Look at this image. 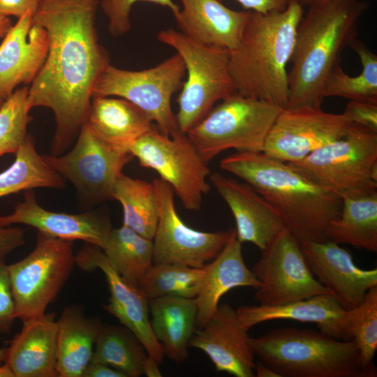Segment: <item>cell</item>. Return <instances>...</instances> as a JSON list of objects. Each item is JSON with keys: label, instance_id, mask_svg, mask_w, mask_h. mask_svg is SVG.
Segmentation results:
<instances>
[{"label": "cell", "instance_id": "obj_1", "mask_svg": "<svg viewBox=\"0 0 377 377\" xmlns=\"http://www.w3.org/2000/svg\"><path fill=\"white\" fill-rule=\"evenodd\" d=\"M98 0H40L33 20L48 38L45 61L29 87L30 110L52 111L56 131L51 153L69 148L85 123L93 91L110 65L95 26Z\"/></svg>", "mask_w": 377, "mask_h": 377}, {"label": "cell", "instance_id": "obj_2", "mask_svg": "<svg viewBox=\"0 0 377 377\" xmlns=\"http://www.w3.org/2000/svg\"><path fill=\"white\" fill-rule=\"evenodd\" d=\"M220 168L251 186L280 214L300 241L326 242L329 223L337 219L342 199L316 184L295 168L263 152L237 151Z\"/></svg>", "mask_w": 377, "mask_h": 377}, {"label": "cell", "instance_id": "obj_3", "mask_svg": "<svg viewBox=\"0 0 377 377\" xmlns=\"http://www.w3.org/2000/svg\"><path fill=\"white\" fill-rule=\"evenodd\" d=\"M303 15L297 0L281 11H250L237 45L230 51L229 69L237 94L287 108V65Z\"/></svg>", "mask_w": 377, "mask_h": 377}, {"label": "cell", "instance_id": "obj_4", "mask_svg": "<svg viewBox=\"0 0 377 377\" xmlns=\"http://www.w3.org/2000/svg\"><path fill=\"white\" fill-rule=\"evenodd\" d=\"M369 6L367 1L342 0L308 7L290 59L287 108L321 107L327 77L357 38L358 21Z\"/></svg>", "mask_w": 377, "mask_h": 377}, {"label": "cell", "instance_id": "obj_5", "mask_svg": "<svg viewBox=\"0 0 377 377\" xmlns=\"http://www.w3.org/2000/svg\"><path fill=\"white\" fill-rule=\"evenodd\" d=\"M251 343L255 355L280 377H367L353 339L283 327L251 338Z\"/></svg>", "mask_w": 377, "mask_h": 377}, {"label": "cell", "instance_id": "obj_6", "mask_svg": "<svg viewBox=\"0 0 377 377\" xmlns=\"http://www.w3.org/2000/svg\"><path fill=\"white\" fill-rule=\"evenodd\" d=\"M158 40L182 58L187 78L177 97L178 129L186 133L215 103L236 93L229 69L230 50L197 41L172 28L161 30Z\"/></svg>", "mask_w": 377, "mask_h": 377}, {"label": "cell", "instance_id": "obj_7", "mask_svg": "<svg viewBox=\"0 0 377 377\" xmlns=\"http://www.w3.org/2000/svg\"><path fill=\"white\" fill-rule=\"evenodd\" d=\"M288 163L341 199L377 189V132L351 123L343 138Z\"/></svg>", "mask_w": 377, "mask_h": 377}, {"label": "cell", "instance_id": "obj_8", "mask_svg": "<svg viewBox=\"0 0 377 377\" xmlns=\"http://www.w3.org/2000/svg\"><path fill=\"white\" fill-rule=\"evenodd\" d=\"M221 102L186 134L206 162L221 152H263L272 124L283 108L235 93Z\"/></svg>", "mask_w": 377, "mask_h": 377}, {"label": "cell", "instance_id": "obj_9", "mask_svg": "<svg viewBox=\"0 0 377 377\" xmlns=\"http://www.w3.org/2000/svg\"><path fill=\"white\" fill-rule=\"evenodd\" d=\"M75 265L73 241L38 232L30 253L8 265L16 318L24 322L45 315Z\"/></svg>", "mask_w": 377, "mask_h": 377}, {"label": "cell", "instance_id": "obj_10", "mask_svg": "<svg viewBox=\"0 0 377 377\" xmlns=\"http://www.w3.org/2000/svg\"><path fill=\"white\" fill-rule=\"evenodd\" d=\"M186 68L181 56L175 54L156 66L141 71L118 68L111 64L96 84L93 96L124 98L139 108L163 134L179 132L172 112V95L183 84Z\"/></svg>", "mask_w": 377, "mask_h": 377}, {"label": "cell", "instance_id": "obj_11", "mask_svg": "<svg viewBox=\"0 0 377 377\" xmlns=\"http://www.w3.org/2000/svg\"><path fill=\"white\" fill-rule=\"evenodd\" d=\"M140 166L156 171L168 183L188 210H198L210 190L207 178L211 171L186 133L172 136L152 126L130 147Z\"/></svg>", "mask_w": 377, "mask_h": 377}, {"label": "cell", "instance_id": "obj_12", "mask_svg": "<svg viewBox=\"0 0 377 377\" xmlns=\"http://www.w3.org/2000/svg\"><path fill=\"white\" fill-rule=\"evenodd\" d=\"M43 157L85 202L96 203L112 199L114 184L133 156L101 139L84 123L68 152Z\"/></svg>", "mask_w": 377, "mask_h": 377}, {"label": "cell", "instance_id": "obj_13", "mask_svg": "<svg viewBox=\"0 0 377 377\" xmlns=\"http://www.w3.org/2000/svg\"><path fill=\"white\" fill-rule=\"evenodd\" d=\"M253 274L259 304L278 306L330 292L313 275L300 241L286 228L261 251Z\"/></svg>", "mask_w": 377, "mask_h": 377}, {"label": "cell", "instance_id": "obj_14", "mask_svg": "<svg viewBox=\"0 0 377 377\" xmlns=\"http://www.w3.org/2000/svg\"><path fill=\"white\" fill-rule=\"evenodd\" d=\"M158 201V221L153 241V263H173L202 267L228 242L232 228L202 232L188 226L175 206L174 191L160 178L152 182Z\"/></svg>", "mask_w": 377, "mask_h": 377}, {"label": "cell", "instance_id": "obj_15", "mask_svg": "<svg viewBox=\"0 0 377 377\" xmlns=\"http://www.w3.org/2000/svg\"><path fill=\"white\" fill-rule=\"evenodd\" d=\"M352 122L321 107L282 109L266 137L263 153L285 162L302 160L317 149L343 138Z\"/></svg>", "mask_w": 377, "mask_h": 377}, {"label": "cell", "instance_id": "obj_16", "mask_svg": "<svg viewBox=\"0 0 377 377\" xmlns=\"http://www.w3.org/2000/svg\"><path fill=\"white\" fill-rule=\"evenodd\" d=\"M75 265L84 271L99 269L103 272L110 293L109 302L103 308L137 337L149 356L161 364L165 355L152 332L149 299L141 290L124 280L96 246L87 244L79 250Z\"/></svg>", "mask_w": 377, "mask_h": 377}, {"label": "cell", "instance_id": "obj_17", "mask_svg": "<svg viewBox=\"0 0 377 377\" xmlns=\"http://www.w3.org/2000/svg\"><path fill=\"white\" fill-rule=\"evenodd\" d=\"M302 251L316 278L345 309L357 306L377 286V269L357 267L350 253L332 241L302 240Z\"/></svg>", "mask_w": 377, "mask_h": 377}, {"label": "cell", "instance_id": "obj_18", "mask_svg": "<svg viewBox=\"0 0 377 377\" xmlns=\"http://www.w3.org/2000/svg\"><path fill=\"white\" fill-rule=\"evenodd\" d=\"M189 346L206 353L217 371L236 377L255 376L251 337L229 304L218 306L204 325L195 330Z\"/></svg>", "mask_w": 377, "mask_h": 377}, {"label": "cell", "instance_id": "obj_19", "mask_svg": "<svg viewBox=\"0 0 377 377\" xmlns=\"http://www.w3.org/2000/svg\"><path fill=\"white\" fill-rule=\"evenodd\" d=\"M16 223L31 226L50 237L82 240L101 249L112 230L109 219L96 212L67 214L45 209L38 203L32 189L26 191L24 201L15 206L12 214L0 216V227Z\"/></svg>", "mask_w": 377, "mask_h": 377}, {"label": "cell", "instance_id": "obj_20", "mask_svg": "<svg viewBox=\"0 0 377 377\" xmlns=\"http://www.w3.org/2000/svg\"><path fill=\"white\" fill-rule=\"evenodd\" d=\"M209 179L230 209L241 244L251 242L262 251L286 228L279 212L249 184L218 172Z\"/></svg>", "mask_w": 377, "mask_h": 377}, {"label": "cell", "instance_id": "obj_21", "mask_svg": "<svg viewBox=\"0 0 377 377\" xmlns=\"http://www.w3.org/2000/svg\"><path fill=\"white\" fill-rule=\"evenodd\" d=\"M46 31L27 13L12 25L0 45V98L6 100L22 84H31L47 54Z\"/></svg>", "mask_w": 377, "mask_h": 377}, {"label": "cell", "instance_id": "obj_22", "mask_svg": "<svg viewBox=\"0 0 377 377\" xmlns=\"http://www.w3.org/2000/svg\"><path fill=\"white\" fill-rule=\"evenodd\" d=\"M175 18L180 31L207 45L232 50L237 45L250 11H236L219 0H180Z\"/></svg>", "mask_w": 377, "mask_h": 377}, {"label": "cell", "instance_id": "obj_23", "mask_svg": "<svg viewBox=\"0 0 377 377\" xmlns=\"http://www.w3.org/2000/svg\"><path fill=\"white\" fill-rule=\"evenodd\" d=\"M235 311L241 327L246 331L265 321L293 320L315 323L322 332L348 341L343 327L346 309L331 293L278 306H239Z\"/></svg>", "mask_w": 377, "mask_h": 377}, {"label": "cell", "instance_id": "obj_24", "mask_svg": "<svg viewBox=\"0 0 377 377\" xmlns=\"http://www.w3.org/2000/svg\"><path fill=\"white\" fill-rule=\"evenodd\" d=\"M6 348L5 362L15 377H56L57 322L54 314L22 322Z\"/></svg>", "mask_w": 377, "mask_h": 377}, {"label": "cell", "instance_id": "obj_25", "mask_svg": "<svg viewBox=\"0 0 377 377\" xmlns=\"http://www.w3.org/2000/svg\"><path fill=\"white\" fill-rule=\"evenodd\" d=\"M204 267L205 274L195 297L198 327L203 326L215 313L220 299L227 292L237 287H251L256 290L260 285L244 263L242 244L233 228L225 246Z\"/></svg>", "mask_w": 377, "mask_h": 377}, {"label": "cell", "instance_id": "obj_26", "mask_svg": "<svg viewBox=\"0 0 377 377\" xmlns=\"http://www.w3.org/2000/svg\"><path fill=\"white\" fill-rule=\"evenodd\" d=\"M85 123L101 139L126 151L153 126L139 108L114 96H93Z\"/></svg>", "mask_w": 377, "mask_h": 377}, {"label": "cell", "instance_id": "obj_27", "mask_svg": "<svg viewBox=\"0 0 377 377\" xmlns=\"http://www.w3.org/2000/svg\"><path fill=\"white\" fill-rule=\"evenodd\" d=\"M152 332L164 355L181 363L188 357V347L197 320L195 298L164 296L149 299Z\"/></svg>", "mask_w": 377, "mask_h": 377}, {"label": "cell", "instance_id": "obj_28", "mask_svg": "<svg viewBox=\"0 0 377 377\" xmlns=\"http://www.w3.org/2000/svg\"><path fill=\"white\" fill-rule=\"evenodd\" d=\"M57 322V371L59 377H82L92 359L102 323L80 307L66 306Z\"/></svg>", "mask_w": 377, "mask_h": 377}, {"label": "cell", "instance_id": "obj_29", "mask_svg": "<svg viewBox=\"0 0 377 377\" xmlns=\"http://www.w3.org/2000/svg\"><path fill=\"white\" fill-rule=\"evenodd\" d=\"M339 216L327 229L328 240L377 251V189L342 198Z\"/></svg>", "mask_w": 377, "mask_h": 377}, {"label": "cell", "instance_id": "obj_30", "mask_svg": "<svg viewBox=\"0 0 377 377\" xmlns=\"http://www.w3.org/2000/svg\"><path fill=\"white\" fill-rule=\"evenodd\" d=\"M15 154L12 165L0 173V198L36 188L65 187V179L37 151L31 135L27 134Z\"/></svg>", "mask_w": 377, "mask_h": 377}, {"label": "cell", "instance_id": "obj_31", "mask_svg": "<svg viewBox=\"0 0 377 377\" xmlns=\"http://www.w3.org/2000/svg\"><path fill=\"white\" fill-rule=\"evenodd\" d=\"M119 274L140 288L153 265V241L122 226L110 230L102 249Z\"/></svg>", "mask_w": 377, "mask_h": 377}, {"label": "cell", "instance_id": "obj_32", "mask_svg": "<svg viewBox=\"0 0 377 377\" xmlns=\"http://www.w3.org/2000/svg\"><path fill=\"white\" fill-rule=\"evenodd\" d=\"M112 199L123 208V225L152 239L158 221L157 197L152 182L121 174L112 192Z\"/></svg>", "mask_w": 377, "mask_h": 377}, {"label": "cell", "instance_id": "obj_33", "mask_svg": "<svg viewBox=\"0 0 377 377\" xmlns=\"http://www.w3.org/2000/svg\"><path fill=\"white\" fill-rule=\"evenodd\" d=\"M147 355L140 340L127 327L102 324L91 362L108 365L126 377H138Z\"/></svg>", "mask_w": 377, "mask_h": 377}, {"label": "cell", "instance_id": "obj_34", "mask_svg": "<svg viewBox=\"0 0 377 377\" xmlns=\"http://www.w3.org/2000/svg\"><path fill=\"white\" fill-rule=\"evenodd\" d=\"M349 47L360 58L361 73L357 76H350L340 64L336 66L327 77L323 97L337 96L377 104V55L357 38Z\"/></svg>", "mask_w": 377, "mask_h": 377}, {"label": "cell", "instance_id": "obj_35", "mask_svg": "<svg viewBox=\"0 0 377 377\" xmlns=\"http://www.w3.org/2000/svg\"><path fill=\"white\" fill-rule=\"evenodd\" d=\"M343 327L347 339H353L358 348L367 377H376L374 358L377 350V286L369 290L357 306L346 309Z\"/></svg>", "mask_w": 377, "mask_h": 377}, {"label": "cell", "instance_id": "obj_36", "mask_svg": "<svg viewBox=\"0 0 377 377\" xmlns=\"http://www.w3.org/2000/svg\"><path fill=\"white\" fill-rule=\"evenodd\" d=\"M205 267H191L173 263H153L140 289L148 299L164 296L195 298Z\"/></svg>", "mask_w": 377, "mask_h": 377}, {"label": "cell", "instance_id": "obj_37", "mask_svg": "<svg viewBox=\"0 0 377 377\" xmlns=\"http://www.w3.org/2000/svg\"><path fill=\"white\" fill-rule=\"evenodd\" d=\"M29 87L17 88L0 108V156L15 154L27 135L32 118L28 107Z\"/></svg>", "mask_w": 377, "mask_h": 377}, {"label": "cell", "instance_id": "obj_38", "mask_svg": "<svg viewBox=\"0 0 377 377\" xmlns=\"http://www.w3.org/2000/svg\"><path fill=\"white\" fill-rule=\"evenodd\" d=\"M138 1H146L168 8L175 18L181 7L172 0H101V7L108 20V29L114 37L127 33L131 27L130 14Z\"/></svg>", "mask_w": 377, "mask_h": 377}, {"label": "cell", "instance_id": "obj_39", "mask_svg": "<svg viewBox=\"0 0 377 377\" xmlns=\"http://www.w3.org/2000/svg\"><path fill=\"white\" fill-rule=\"evenodd\" d=\"M16 319L8 265L0 258V333H10Z\"/></svg>", "mask_w": 377, "mask_h": 377}, {"label": "cell", "instance_id": "obj_40", "mask_svg": "<svg viewBox=\"0 0 377 377\" xmlns=\"http://www.w3.org/2000/svg\"><path fill=\"white\" fill-rule=\"evenodd\" d=\"M343 113L354 124L377 132V104L365 101H349Z\"/></svg>", "mask_w": 377, "mask_h": 377}, {"label": "cell", "instance_id": "obj_41", "mask_svg": "<svg viewBox=\"0 0 377 377\" xmlns=\"http://www.w3.org/2000/svg\"><path fill=\"white\" fill-rule=\"evenodd\" d=\"M24 231L19 227H0V258L24 244Z\"/></svg>", "mask_w": 377, "mask_h": 377}, {"label": "cell", "instance_id": "obj_42", "mask_svg": "<svg viewBox=\"0 0 377 377\" xmlns=\"http://www.w3.org/2000/svg\"><path fill=\"white\" fill-rule=\"evenodd\" d=\"M40 0H0V15L17 19L26 14L35 13Z\"/></svg>", "mask_w": 377, "mask_h": 377}, {"label": "cell", "instance_id": "obj_43", "mask_svg": "<svg viewBox=\"0 0 377 377\" xmlns=\"http://www.w3.org/2000/svg\"><path fill=\"white\" fill-rule=\"evenodd\" d=\"M244 9L260 13L284 10L293 0H235Z\"/></svg>", "mask_w": 377, "mask_h": 377}, {"label": "cell", "instance_id": "obj_44", "mask_svg": "<svg viewBox=\"0 0 377 377\" xmlns=\"http://www.w3.org/2000/svg\"><path fill=\"white\" fill-rule=\"evenodd\" d=\"M82 377H126L119 371L104 364L90 362Z\"/></svg>", "mask_w": 377, "mask_h": 377}, {"label": "cell", "instance_id": "obj_45", "mask_svg": "<svg viewBox=\"0 0 377 377\" xmlns=\"http://www.w3.org/2000/svg\"><path fill=\"white\" fill-rule=\"evenodd\" d=\"M158 363L148 355L145 357L142 364V374L147 377H161V372L158 369Z\"/></svg>", "mask_w": 377, "mask_h": 377}, {"label": "cell", "instance_id": "obj_46", "mask_svg": "<svg viewBox=\"0 0 377 377\" xmlns=\"http://www.w3.org/2000/svg\"><path fill=\"white\" fill-rule=\"evenodd\" d=\"M255 374L257 377H280L277 373L262 362L256 364Z\"/></svg>", "mask_w": 377, "mask_h": 377}, {"label": "cell", "instance_id": "obj_47", "mask_svg": "<svg viewBox=\"0 0 377 377\" xmlns=\"http://www.w3.org/2000/svg\"><path fill=\"white\" fill-rule=\"evenodd\" d=\"M11 27L10 17L0 15V38L6 35Z\"/></svg>", "mask_w": 377, "mask_h": 377}, {"label": "cell", "instance_id": "obj_48", "mask_svg": "<svg viewBox=\"0 0 377 377\" xmlns=\"http://www.w3.org/2000/svg\"><path fill=\"white\" fill-rule=\"evenodd\" d=\"M299 3L304 6H311L317 4H322L329 2L342 1V0H297Z\"/></svg>", "mask_w": 377, "mask_h": 377}, {"label": "cell", "instance_id": "obj_49", "mask_svg": "<svg viewBox=\"0 0 377 377\" xmlns=\"http://www.w3.org/2000/svg\"><path fill=\"white\" fill-rule=\"evenodd\" d=\"M0 377H15L13 370L6 362L0 365Z\"/></svg>", "mask_w": 377, "mask_h": 377}, {"label": "cell", "instance_id": "obj_50", "mask_svg": "<svg viewBox=\"0 0 377 377\" xmlns=\"http://www.w3.org/2000/svg\"><path fill=\"white\" fill-rule=\"evenodd\" d=\"M6 348H0V365L5 362L6 358Z\"/></svg>", "mask_w": 377, "mask_h": 377}, {"label": "cell", "instance_id": "obj_51", "mask_svg": "<svg viewBox=\"0 0 377 377\" xmlns=\"http://www.w3.org/2000/svg\"><path fill=\"white\" fill-rule=\"evenodd\" d=\"M4 101H5L4 100L0 98V108L1 107Z\"/></svg>", "mask_w": 377, "mask_h": 377}]
</instances>
